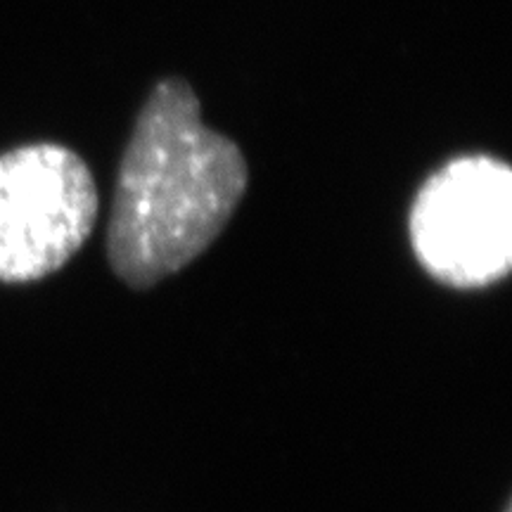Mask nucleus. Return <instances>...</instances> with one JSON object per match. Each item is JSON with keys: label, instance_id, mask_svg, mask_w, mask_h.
<instances>
[{"label": "nucleus", "instance_id": "f257e3e1", "mask_svg": "<svg viewBox=\"0 0 512 512\" xmlns=\"http://www.w3.org/2000/svg\"><path fill=\"white\" fill-rule=\"evenodd\" d=\"M249 185L240 145L204 126L202 102L166 76L140 107L119 164L107 259L147 290L190 266L223 233Z\"/></svg>", "mask_w": 512, "mask_h": 512}, {"label": "nucleus", "instance_id": "f03ea898", "mask_svg": "<svg viewBox=\"0 0 512 512\" xmlns=\"http://www.w3.org/2000/svg\"><path fill=\"white\" fill-rule=\"evenodd\" d=\"M415 259L456 290L501 283L512 268V169L491 155L448 159L408 211Z\"/></svg>", "mask_w": 512, "mask_h": 512}, {"label": "nucleus", "instance_id": "7ed1b4c3", "mask_svg": "<svg viewBox=\"0 0 512 512\" xmlns=\"http://www.w3.org/2000/svg\"><path fill=\"white\" fill-rule=\"evenodd\" d=\"M98 185L79 152L31 143L0 155V283H34L91 238Z\"/></svg>", "mask_w": 512, "mask_h": 512}, {"label": "nucleus", "instance_id": "20e7f679", "mask_svg": "<svg viewBox=\"0 0 512 512\" xmlns=\"http://www.w3.org/2000/svg\"><path fill=\"white\" fill-rule=\"evenodd\" d=\"M505 512H512V510H510V505H508V508H505Z\"/></svg>", "mask_w": 512, "mask_h": 512}]
</instances>
